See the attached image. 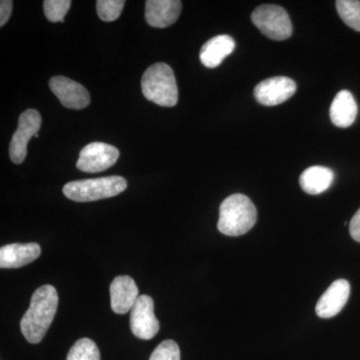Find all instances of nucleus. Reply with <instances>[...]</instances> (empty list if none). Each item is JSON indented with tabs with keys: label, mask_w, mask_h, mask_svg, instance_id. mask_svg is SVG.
Segmentation results:
<instances>
[{
	"label": "nucleus",
	"mask_w": 360,
	"mask_h": 360,
	"mask_svg": "<svg viewBox=\"0 0 360 360\" xmlns=\"http://www.w3.org/2000/svg\"><path fill=\"white\" fill-rule=\"evenodd\" d=\"M143 96L151 103L172 108L179 101V89L174 70L167 63L149 66L141 79Z\"/></svg>",
	"instance_id": "3"
},
{
	"label": "nucleus",
	"mask_w": 360,
	"mask_h": 360,
	"mask_svg": "<svg viewBox=\"0 0 360 360\" xmlns=\"http://www.w3.org/2000/svg\"><path fill=\"white\" fill-rule=\"evenodd\" d=\"M350 295V284L345 279H338L331 283L315 307V312L321 319H331L347 304Z\"/></svg>",
	"instance_id": "11"
},
{
	"label": "nucleus",
	"mask_w": 360,
	"mask_h": 360,
	"mask_svg": "<svg viewBox=\"0 0 360 360\" xmlns=\"http://www.w3.org/2000/svg\"><path fill=\"white\" fill-rule=\"evenodd\" d=\"M236 49V41L229 35H217L208 40L201 47V63L207 68H215L221 65L227 56Z\"/></svg>",
	"instance_id": "15"
},
{
	"label": "nucleus",
	"mask_w": 360,
	"mask_h": 360,
	"mask_svg": "<svg viewBox=\"0 0 360 360\" xmlns=\"http://www.w3.org/2000/svg\"><path fill=\"white\" fill-rule=\"evenodd\" d=\"M51 91L60 103L70 110H82L90 103L89 90L82 84L65 77H54L49 82Z\"/></svg>",
	"instance_id": "10"
},
{
	"label": "nucleus",
	"mask_w": 360,
	"mask_h": 360,
	"mask_svg": "<svg viewBox=\"0 0 360 360\" xmlns=\"http://www.w3.org/2000/svg\"><path fill=\"white\" fill-rule=\"evenodd\" d=\"M251 21L260 32L272 40H285L292 34V23L283 7L264 4L251 14Z\"/></svg>",
	"instance_id": "5"
},
{
	"label": "nucleus",
	"mask_w": 360,
	"mask_h": 360,
	"mask_svg": "<svg viewBox=\"0 0 360 360\" xmlns=\"http://www.w3.org/2000/svg\"><path fill=\"white\" fill-rule=\"evenodd\" d=\"M41 248L37 243H13L0 248V267L18 269L32 264L40 257Z\"/></svg>",
	"instance_id": "14"
},
{
	"label": "nucleus",
	"mask_w": 360,
	"mask_h": 360,
	"mask_svg": "<svg viewBox=\"0 0 360 360\" xmlns=\"http://www.w3.org/2000/svg\"><path fill=\"white\" fill-rule=\"evenodd\" d=\"M335 180V172L330 168L315 165L305 169L300 175L302 191L310 195H317L328 191Z\"/></svg>",
	"instance_id": "17"
},
{
	"label": "nucleus",
	"mask_w": 360,
	"mask_h": 360,
	"mask_svg": "<svg viewBox=\"0 0 360 360\" xmlns=\"http://www.w3.org/2000/svg\"><path fill=\"white\" fill-rule=\"evenodd\" d=\"M66 360H101V352L94 341L82 338L70 348Z\"/></svg>",
	"instance_id": "19"
},
{
	"label": "nucleus",
	"mask_w": 360,
	"mask_h": 360,
	"mask_svg": "<svg viewBox=\"0 0 360 360\" xmlns=\"http://www.w3.org/2000/svg\"><path fill=\"white\" fill-rule=\"evenodd\" d=\"M127 187V180L122 176L112 175L101 179L68 182L63 187V193L71 200L89 202L113 198L123 193Z\"/></svg>",
	"instance_id": "4"
},
{
	"label": "nucleus",
	"mask_w": 360,
	"mask_h": 360,
	"mask_svg": "<svg viewBox=\"0 0 360 360\" xmlns=\"http://www.w3.org/2000/svg\"><path fill=\"white\" fill-rule=\"evenodd\" d=\"M41 116L39 111L27 110L20 116L18 127L14 132L9 146V156L15 165H20L27 155V146L32 137H39Z\"/></svg>",
	"instance_id": "6"
},
{
	"label": "nucleus",
	"mask_w": 360,
	"mask_h": 360,
	"mask_svg": "<svg viewBox=\"0 0 360 360\" xmlns=\"http://www.w3.org/2000/svg\"><path fill=\"white\" fill-rule=\"evenodd\" d=\"M58 291L51 284L40 286L34 291L30 309L20 321L21 333L28 342L37 345L44 340L58 311Z\"/></svg>",
	"instance_id": "1"
},
{
	"label": "nucleus",
	"mask_w": 360,
	"mask_h": 360,
	"mask_svg": "<svg viewBox=\"0 0 360 360\" xmlns=\"http://www.w3.org/2000/svg\"><path fill=\"white\" fill-rule=\"evenodd\" d=\"M257 212L252 201L245 194H232L219 207L217 229L227 236H240L255 226Z\"/></svg>",
	"instance_id": "2"
},
{
	"label": "nucleus",
	"mask_w": 360,
	"mask_h": 360,
	"mask_svg": "<svg viewBox=\"0 0 360 360\" xmlns=\"http://www.w3.org/2000/svg\"><path fill=\"white\" fill-rule=\"evenodd\" d=\"M349 232L352 238L360 243V208L350 221Z\"/></svg>",
	"instance_id": "24"
},
{
	"label": "nucleus",
	"mask_w": 360,
	"mask_h": 360,
	"mask_svg": "<svg viewBox=\"0 0 360 360\" xmlns=\"http://www.w3.org/2000/svg\"><path fill=\"white\" fill-rule=\"evenodd\" d=\"M182 4L179 0H148L146 18L149 25L165 28L174 25L181 13Z\"/></svg>",
	"instance_id": "13"
},
{
	"label": "nucleus",
	"mask_w": 360,
	"mask_h": 360,
	"mask_svg": "<svg viewBox=\"0 0 360 360\" xmlns=\"http://www.w3.org/2000/svg\"><path fill=\"white\" fill-rule=\"evenodd\" d=\"M336 9L341 20L352 30L360 32V1L359 0H338Z\"/></svg>",
	"instance_id": "18"
},
{
	"label": "nucleus",
	"mask_w": 360,
	"mask_h": 360,
	"mask_svg": "<svg viewBox=\"0 0 360 360\" xmlns=\"http://www.w3.org/2000/svg\"><path fill=\"white\" fill-rule=\"evenodd\" d=\"M130 328L136 338L153 340L160 331V321L155 314V302L148 295H139L131 309Z\"/></svg>",
	"instance_id": "7"
},
{
	"label": "nucleus",
	"mask_w": 360,
	"mask_h": 360,
	"mask_svg": "<svg viewBox=\"0 0 360 360\" xmlns=\"http://www.w3.org/2000/svg\"><path fill=\"white\" fill-rule=\"evenodd\" d=\"M124 4L123 0H98L96 1L97 14L101 20L111 22L120 18Z\"/></svg>",
	"instance_id": "20"
},
{
	"label": "nucleus",
	"mask_w": 360,
	"mask_h": 360,
	"mask_svg": "<svg viewBox=\"0 0 360 360\" xmlns=\"http://www.w3.org/2000/svg\"><path fill=\"white\" fill-rule=\"evenodd\" d=\"M70 0H45V16L51 22H65L66 13L70 11Z\"/></svg>",
	"instance_id": "21"
},
{
	"label": "nucleus",
	"mask_w": 360,
	"mask_h": 360,
	"mask_svg": "<svg viewBox=\"0 0 360 360\" xmlns=\"http://www.w3.org/2000/svg\"><path fill=\"white\" fill-rule=\"evenodd\" d=\"M359 108L352 92L341 90L330 106V120L335 127L347 129L356 120Z\"/></svg>",
	"instance_id": "16"
},
{
	"label": "nucleus",
	"mask_w": 360,
	"mask_h": 360,
	"mask_svg": "<svg viewBox=\"0 0 360 360\" xmlns=\"http://www.w3.org/2000/svg\"><path fill=\"white\" fill-rule=\"evenodd\" d=\"M296 91L291 78L276 77L259 82L255 89V99L265 106H276L285 103Z\"/></svg>",
	"instance_id": "9"
},
{
	"label": "nucleus",
	"mask_w": 360,
	"mask_h": 360,
	"mask_svg": "<svg viewBox=\"0 0 360 360\" xmlns=\"http://www.w3.org/2000/svg\"><path fill=\"white\" fill-rule=\"evenodd\" d=\"M149 360H180V349L174 340H165L153 350Z\"/></svg>",
	"instance_id": "22"
},
{
	"label": "nucleus",
	"mask_w": 360,
	"mask_h": 360,
	"mask_svg": "<svg viewBox=\"0 0 360 360\" xmlns=\"http://www.w3.org/2000/svg\"><path fill=\"white\" fill-rule=\"evenodd\" d=\"M139 297V288L131 277L120 276L113 279L110 284V304L115 314L129 312Z\"/></svg>",
	"instance_id": "12"
},
{
	"label": "nucleus",
	"mask_w": 360,
	"mask_h": 360,
	"mask_svg": "<svg viewBox=\"0 0 360 360\" xmlns=\"http://www.w3.org/2000/svg\"><path fill=\"white\" fill-rule=\"evenodd\" d=\"M120 151L103 142H92L82 149L77 162L78 169L89 174L104 172L115 165Z\"/></svg>",
	"instance_id": "8"
},
{
	"label": "nucleus",
	"mask_w": 360,
	"mask_h": 360,
	"mask_svg": "<svg viewBox=\"0 0 360 360\" xmlns=\"http://www.w3.org/2000/svg\"><path fill=\"white\" fill-rule=\"evenodd\" d=\"M13 2L11 0H1L0 1V26L6 25L13 13Z\"/></svg>",
	"instance_id": "23"
}]
</instances>
